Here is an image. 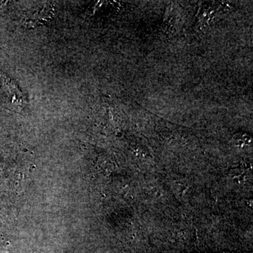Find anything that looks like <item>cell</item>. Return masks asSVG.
<instances>
[{
	"instance_id": "cell-1",
	"label": "cell",
	"mask_w": 253,
	"mask_h": 253,
	"mask_svg": "<svg viewBox=\"0 0 253 253\" xmlns=\"http://www.w3.org/2000/svg\"><path fill=\"white\" fill-rule=\"evenodd\" d=\"M4 84L5 87H6L9 91V94L11 95V98L13 99V101H15L16 100L17 101H20L23 99L22 92L19 90V89H18L17 86L12 81H10L9 78H4Z\"/></svg>"
}]
</instances>
